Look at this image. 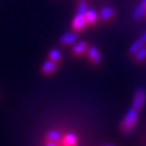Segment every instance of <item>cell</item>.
<instances>
[{
    "label": "cell",
    "instance_id": "6da1fadb",
    "mask_svg": "<svg viewBox=\"0 0 146 146\" xmlns=\"http://www.w3.org/2000/svg\"><path fill=\"white\" fill-rule=\"evenodd\" d=\"M138 117H139V111L133 107H131L129 111L127 112V114L124 115L122 122H121V129L123 132L129 133L133 130V128L136 127L137 122H138Z\"/></svg>",
    "mask_w": 146,
    "mask_h": 146
},
{
    "label": "cell",
    "instance_id": "2e32d148",
    "mask_svg": "<svg viewBox=\"0 0 146 146\" xmlns=\"http://www.w3.org/2000/svg\"><path fill=\"white\" fill-rule=\"evenodd\" d=\"M45 146H59L56 141H52V140H47L45 143Z\"/></svg>",
    "mask_w": 146,
    "mask_h": 146
},
{
    "label": "cell",
    "instance_id": "5b68a950",
    "mask_svg": "<svg viewBox=\"0 0 146 146\" xmlns=\"http://www.w3.org/2000/svg\"><path fill=\"white\" fill-rule=\"evenodd\" d=\"M86 53H88L89 60H90L92 63L99 64V63L101 62V59H102V58H101V53H100V51L98 50V47H96V46H89Z\"/></svg>",
    "mask_w": 146,
    "mask_h": 146
},
{
    "label": "cell",
    "instance_id": "7a4b0ae2",
    "mask_svg": "<svg viewBox=\"0 0 146 146\" xmlns=\"http://www.w3.org/2000/svg\"><path fill=\"white\" fill-rule=\"evenodd\" d=\"M145 101H146V91L143 88H139L135 93V97L132 100V107L140 111L143 106L145 105Z\"/></svg>",
    "mask_w": 146,
    "mask_h": 146
},
{
    "label": "cell",
    "instance_id": "9c48e42d",
    "mask_svg": "<svg viewBox=\"0 0 146 146\" xmlns=\"http://www.w3.org/2000/svg\"><path fill=\"white\" fill-rule=\"evenodd\" d=\"M85 19H86V22L88 24L92 25L94 24L98 20H99V15H98V12L96 9H92V8H89V11L85 13Z\"/></svg>",
    "mask_w": 146,
    "mask_h": 146
},
{
    "label": "cell",
    "instance_id": "e0dca14e",
    "mask_svg": "<svg viewBox=\"0 0 146 146\" xmlns=\"http://www.w3.org/2000/svg\"><path fill=\"white\" fill-rule=\"evenodd\" d=\"M140 4H143V5L146 7V0H141V3H140Z\"/></svg>",
    "mask_w": 146,
    "mask_h": 146
},
{
    "label": "cell",
    "instance_id": "30bf717a",
    "mask_svg": "<svg viewBox=\"0 0 146 146\" xmlns=\"http://www.w3.org/2000/svg\"><path fill=\"white\" fill-rule=\"evenodd\" d=\"M78 139L75 133H68L63 138V146H77Z\"/></svg>",
    "mask_w": 146,
    "mask_h": 146
},
{
    "label": "cell",
    "instance_id": "8992f818",
    "mask_svg": "<svg viewBox=\"0 0 146 146\" xmlns=\"http://www.w3.org/2000/svg\"><path fill=\"white\" fill-rule=\"evenodd\" d=\"M58 70V63L52 61V60H46L43 64H42V72L46 76H50V75H53L54 72Z\"/></svg>",
    "mask_w": 146,
    "mask_h": 146
},
{
    "label": "cell",
    "instance_id": "52a82bcc",
    "mask_svg": "<svg viewBox=\"0 0 146 146\" xmlns=\"http://www.w3.org/2000/svg\"><path fill=\"white\" fill-rule=\"evenodd\" d=\"M114 15H115V8H113L111 6L102 7L99 11V19L101 21H109L114 17Z\"/></svg>",
    "mask_w": 146,
    "mask_h": 146
},
{
    "label": "cell",
    "instance_id": "5bb4252c",
    "mask_svg": "<svg viewBox=\"0 0 146 146\" xmlns=\"http://www.w3.org/2000/svg\"><path fill=\"white\" fill-rule=\"evenodd\" d=\"M89 11V5L85 0H81L78 3V6H77V13L78 14H82V15H85V13Z\"/></svg>",
    "mask_w": 146,
    "mask_h": 146
},
{
    "label": "cell",
    "instance_id": "8fae6325",
    "mask_svg": "<svg viewBox=\"0 0 146 146\" xmlns=\"http://www.w3.org/2000/svg\"><path fill=\"white\" fill-rule=\"evenodd\" d=\"M48 59L52 60V61H54V62H56V63L61 62V60H62V53H61V51L58 50V48H52L50 51V53H48Z\"/></svg>",
    "mask_w": 146,
    "mask_h": 146
},
{
    "label": "cell",
    "instance_id": "ba28073f",
    "mask_svg": "<svg viewBox=\"0 0 146 146\" xmlns=\"http://www.w3.org/2000/svg\"><path fill=\"white\" fill-rule=\"evenodd\" d=\"M89 48V44L86 42H80L76 43L72 47V54L75 56H81L82 54H84Z\"/></svg>",
    "mask_w": 146,
    "mask_h": 146
},
{
    "label": "cell",
    "instance_id": "4fadbf2b",
    "mask_svg": "<svg viewBox=\"0 0 146 146\" xmlns=\"http://www.w3.org/2000/svg\"><path fill=\"white\" fill-rule=\"evenodd\" d=\"M46 139L58 143V141H60V140L62 139V135H61V132H60L59 130H51V131L47 133Z\"/></svg>",
    "mask_w": 146,
    "mask_h": 146
},
{
    "label": "cell",
    "instance_id": "9a60e30c",
    "mask_svg": "<svg viewBox=\"0 0 146 146\" xmlns=\"http://www.w3.org/2000/svg\"><path fill=\"white\" fill-rule=\"evenodd\" d=\"M133 56H135V59H136L137 61H143V60H145V59H146V45H145L143 48H140Z\"/></svg>",
    "mask_w": 146,
    "mask_h": 146
},
{
    "label": "cell",
    "instance_id": "277c9868",
    "mask_svg": "<svg viewBox=\"0 0 146 146\" xmlns=\"http://www.w3.org/2000/svg\"><path fill=\"white\" fill-rule=\"evenodd\" d=\"M77 40H78V35L75 31H68L60 37V43L66 46L74 45L77 43Z\"/></svg>",
    "mask_w": 146,
    "mask_h": 146
},
{
    "label": "cell",
    "instance_id": "3957f363",
    "mask_svg": "<svg viewBox=\"0 0 146 146\" xmlns=\"http://www.w3.org/2000/svg\"><path fill=\"white\" fill-rule=\"evenodd\" d=\"M88 25V22H86V19H85V15H82V14H76L72 19V22H71V28L74 31H83Z\"/></svg>",
    "mask_w": 146,
    "mask_h": 146
},
{
    "label": "cell",
    "instance_id": "7c38bea8",
    "mask_svg": "<svg viewBox=\"0 0 146 146\" xmlns=\"http://www.w3.org/2000/svg\"><path fill=\"white\" fill-rule=\"evenodd\" d=\"M146 15V7L143 5V4H139L137 7H136V9L133 11V19L136 20V21H139L143 16H145Z\"/></svg>",
    "mask_w": 146,
    "mask_h": 146
}]
</instances>
